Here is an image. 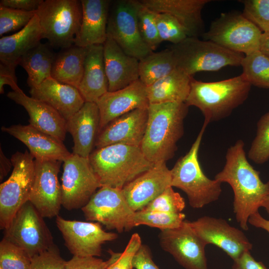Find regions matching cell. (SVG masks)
<instances>
[{
  "instance_id": "6da1fadb",
  "label": "cell",
  "mask_w": 269,
  "mask_h": 269,
  "mask_svg": "<svg viewBox=\"0 0 269 269\" xmlns=\"http://www.w3.org/2000/svg\"><path fill=\"white\" fill-rule=\"evenodd\" d=\"M244 146V142L239 139L227 149L225 164L215 179L231 186L236 220L241 227L247 231L249 217L259 211L269 196V181L264 183L261 180L260 172L247 158Z\"/></svg>"
},
{
  "instance_id": "7a4b0ae2",
  "label": "cell",
  "mask_w": 269,
  "mask_h": 269,
  "mask_svg": "<svg viewBox=\"0 0 269 269\" xmlns=\"http://www.w3.org/2000/svg\"><path fill=\"white\" fill-rule=\"evenodd\" d=\"M185 103L150 104L145 134L140 147L151 162H166L177 150L184 134V120L188 112Z\"/></svg>"
},
{
  "instance_id": "3957f363",
  "label": "cell",
  "mask_w": 269,
  "mask_h": 269,
  "mask_svg": "<svg viewBox=\"0 0 269 269\" xmlns=\"http://www.w3.org/2000/svg\"><path fill=\"white\" fill-rule=\"evenodd\" d=\"M251 86L243 73L211 82L198 81L192 77L185 103L188 107L198 108L204 117V123L208 125L230 115L247 100Z\"/></svg>"
},
{
  "instance_id": "277c9868",
  "label": "cell",
  "mask_w": 269,
  "mask_h": 269,
  "mask_svg": "<svg viewBox=\"0 0 269 269\" xmlns=\"http://www.w3.org/2000/svg\"><path fill=\"white\" fill-rule=\"evenodd\" d=\"M89 159L101 187L121 189L154 164L146 158L140 146L123 144L97 148Z\"/></svg>"
},
{
  "instance_id": "5b68a950",
  "label": "cell",
  "mask_w": 269,
  "mask_h": 269,
  "mask_svg": "<svg viewBox=\"0 0 269 269\" xmlns=\"http://www.w3.org/2000/svg\"><path fill=\"white\" fill-rule=\"evenodd\" d=\"M207 125L204 123L188 152L179 158L170 170L171 186L184 192L193 208H201L216 201L222 192V183L206 176L198 159L200 144Z\"/></svg>"
},
{
  "instance_id": "8992f818",
  "label": "cell",
  "mask_w": 269,
  "mask_h": 269,
  "mask_svg": "<svg viewBox=\"0 0 269 269\" xmlns=\"http://www.w3.org/2000/svg\"><path fill=\"white\" fill-rule=\"evenodd\" d=\"M177 68L193 77L201 71H216L226 66H241L245 55L209 40L187 37L170 48Z\"/></svg>"
},
{
  "instance_id": "52a82bcc",
  "label": "cell",
  "mask_w": 269,
  "mask_h": 269,
  "mask_svg": "<svg viewBox=\"0 0 269 269\" xmlns=\"http://www.w3.org/2000/svg\"><path fill=\"white\" fill-rule=\"evenodd\" d=\"M36 14L50 46L63 49L74 45L82 18L81 0H43Z\"/></svg>"
},
{
  "instance_id": "ba28073f",
  "label": "cell",
  "mask_w": 269,
  "mask_h": 269,
  "mask_svg": "<svg viewBox=\"0 0 269 269\" xmlns=\"http://www.w3.org/2000/svg\"><path fill=\"white\" fill-rule=\"evenodd\" d=\"M10 160L12 172L0 185V228L4 230L29 201L35 174V159L27 150L16 152Z\"/></svg>"
},
{
  "instance_id": "9c48e42d",
  "label": "cell",
  "mask_w": 269,
  "mask_h": 269,
  "mask_svg": "<svg viewBox=\"0 0 269 269\" xmlns=\"http://www.w3.org/2000/svg\"><path fill=\"white\" fill-rule=\"evenodd\" d=\"M262 33L242 13L234 12L221 13L202 36L205 40L246 55L260 50Z\"/></svg>"
},
{
  "instance_id": "30bf717a",
  "label": "cell",
  "mask_w": 269,
  "mask_h": 269,
  "mask_svg": "<svg viewBox=\"0 0 269 269\" xmlns=\"http://www.w3.org/2000/svg\"><path fill=\"white\" fill-rule=\"evenodd\" d=\"M139 0L111 1L107 24V35L127 54L140 60L152 51L142 38L137 13Z\"/></svg>"
},
{
  "instance_id": "8fae6325",
  "label": "cell",
  "mask_w": 269,
  "mask_h": 269,
  "mask_svg": "<svg viewBox=\"0 0 269 269\" xmlns=\"http://www.w3.org/2000/svg\"><path fill=\"white\" fill-rule=\"evenodd\" d=\"M3 238L23 250L31 258L54 244L43 217L29 201L4 229Z\"/></svg>"
},
{
  "instance_id": "7c38bea8",
  "label": "cell",
  "mask_w": 269,
  "mask_h": 269,
  "mask_svg": "<svg viewBox=\"0 0 269 269\" xmlns=\"http://www.w3.org/2000/svg\"><path fill=\"white\" fill-rule=\"evenodd\" d=\"M61 205L68 210L82 208L101 187L89 161L73 154L63 161Z\"/></svg>"
},
{
  "instance_id": "4fadbf2b",
  "label": "cell",
  "mask_w": 269,
  "mask_h": 269,
  "mask_svg": "<svg viewBox=\"0 0 269 269\" xmlns=\"http://www.w3.org/2000/svg\"><path fill=\"white\" fill-rule=\"evenodd\" d=\"M87 220L102 224L108 230L128 231L135 212L127 202L122 189L102 186L81 208Z\"/></svg>"
},
{
  "instance_id": "5bb4252c",
  "label": "cell",
  "mask_w": 269,
  "mask_h": 269,
  "mask_svg": "<svg viewBox=\"0 0 269 269\" xmlns=\"http://www.w3.org/2000/svg\"><path fill=\"white\" fill-rule=\"evenodd\" d=\"M160 245L185 269H208L206 245L197 235L190 221L184 220L178 227L161 230Z\"/></svg>"
},
{
  "instance_id": "9a60e30c",
  "label": "cell",
  "mask_w": 269,
  "mask_h": 269,
  "mask_svg": "<svg viewBox=\"0 0 269 269\" xmlns=\"http://www.w3.org/2000/svg\"><path fill=\"white\" fill-rule=\"evenodd\" d=\"M56 223L70 252L75 256L99 257L102 246L118 234L103 229L98 222L66 220L56 216Z\"/></svg>"
},
{
  "instance_id": "2e32d148",
  "label": "cell",
  "mask_w": 269,
  "mask_h": 269,
  "mask_svg": "<svg viewBox=\"0 0 269 269\" xmlns=\"http://www.w3.org/2000/svg\"><path fill=\"white\" fill-rule=\"evenodd\" d=\"M59 160L35 159V174L29 201L43 218L58 215L61 205V186Z\"/></svg>"
},
{
  "instance_id": "e0dca14e",
  "label": "cell",
  "mask_w": 269,
  "mask_h": 269,
  "mask_svg": "<svg viewBox=\"0 0 269 269\" xmlns=\"http://www.w3.org/2000/svg\"><path fill=\"white\" fill-rule=\"evenodd\" d=\"M190 222L206 245L216 246L233 260L252 249V244L245 234L230 225L224 219L205 216Z\"/></svg>"
},
{
  "instance_id": "ac0fdd59",
  "label": "cell",
  "mask_w": 269,
  "mask_h": 269,
  "mask_svg": "<svg viewBox=\"0 0 269 269\" xmlns=\"http://www.w3.org/2000/svg\"><path fill=\"white\" fill-rule=\"evenodd\" d=\"M171 171L166 162H159L126 185L122 191L128 204L136 212L171 186Z\"/></svg>"
},
{
  "instance_id": "d6986e66",
  "label": "cell",
  "mask_w": 269,
  "mask_h": 269,
  "mask_svg": "<svg viewBox=\"0 0 269 269\" xmlns=\"http://www.w3.org/2000/svg\"><path fill=\"white\" fill-rule=\"evenodd\" d=\"M148 119V108L136 109L109 123L98 134L95 146L100 148L114 144L140 146Z\"/></svg>"
},
{
  "instance_id": "ffe728a7",
  "label": "cell",
  "mask_w": 269,
  "mask_h": 269,
  "mask_svg": "<svg viewBox=\"0 0 269 269\" xmlns=\"http://www.w3.org/2000/svg\"><path fill=\"white\" fill-rule=\"evenodd\" d=\"M96 104L100 114L99 132L115 119L136 109L147 108L149 104L146 86L139 80L120 90L108 91Z\"/></svg>"
},
{
  "instance_id": "44dd1931",
  "label": "cell",
  "mask_w": 269,
  "mask_h": 269,
  "mask_svg": "<svg viewBox=\"0 0 269 269\" xmlns=\"http://www.w3.org/2000/svg\"><path fill=\"white\" fill-rule=\"evenodd\" d=\"M1 130L23 143L34 159L63 162L72 153L63 141L43 133L30 125L2 126Z\"/></svg>"
},
{
  "instance_id": "7402d4cb",
  "label": "cell",
  "mask_w": 269,
  "mask_h": 269,
  "mask_svg": "<svg viewBox=\"0 0 269 269\" xmlns=\"http://www.w3.org/2000/svg\"><path fill=\"white\" fill-rule=\"evenodd\" d=\"M156 13L174 17L184 28L188 37H198L204 32L202 10L210 0H139Z\"/></svg>"
},
{
  "instance_id": "603a6c76",
  "label": "cell",
  "mask_w": 269,
  "mask_h": 269,
  "mask_svg": "<svg viewBox=\"0 0 269 269\" xmlns=\"http://www.w3.org/2000/svg\"><path fill=\"white\" fill-rule=\"evenodd\" d=\"M100 123L96 103L88 102L67 121V131L73 139V154L89 158L99 132Z\"/></svg>"
},
{
  "instance_id": "cb8c5ba5",
  "label": "cell",
  "mask_w": 269,
  "mask_h": 269,
  "mask_svg": "<svg viewBox=\"0 0 269 269\" xmlns=\"http://www.w3.org/2000/svg\"><path fill=\"white\" fill-rule=\"evenodd\" d=\"M7 97L22 106L28 113L29 125L36 129L63 141L67 121L49 104L25 95L23 92H9Z\"/></svg>"
},
{
  "instance_id": "d4e9b609",
  "label": "cell",
  "mask_w": 269,
  "mask_h": 269,
  "mask_svg": "<svg viewBox=\"0 0 269 269\" xmlns=\"http://www.w3.org/2000/svg\"><path fill=\"white\" fill-rule=\"evenodd\" d=\"M108 91L127 87L139 80V60L126 53L109 36L103 44Z\"/></svg>"
},
{
  "instance_id": "484cf974",
  "label": "cell",
  "mask_w": 269,
  "mask_h": 269,
  "mask_svg": "<svg viewBox=\"0 0 269 269\" xmlns=\"http://www.w3.org/2000/svg\"><path fill=\"white\" fill-rule=\"evenodd\" d=\"M111 0H81L82 18L74 45L87 47L103 45L107 38V24Z\"/></svg>"
},
{
  "instance_id": "4316f807",
  "label": "cell",
  "mask_w": 269,
  "mask_h": 269,
  "mask_svg": "<svg viewBox=\"0 0 269 269\" xmlns=\"http://www.w3.org/2000/svg\"><path fill=\"white\" fill-rule=\"evenodd\" d=\"M31 97L55 109L66 121L83 106L85 101L79 90L49 77L36 87L30 88Z\"/></svg>"
},
{
  "instance_id": "83f0119b",
  "label": "cell",
  "mask_w": 269,
  "mask_h": 269,
  "mask_svg": "<svg viewBox=\"0 0 269 269\" xmlns=\"http://www.w3.org/2000/svg\"><path fill=\"white\" fill-rule=\"evenodd\" d=\"M43 32L36 14L29 23L13 34L0 39V63L15 69L21 57L41 42Z\"/></svg>"
},
{
  "instance_id": "f1b7e54d",
  "label": "cell",
  "mask_w": 269,
  "mask_h": 269,
  "mask_svg": "<svg viewBox=\"0 0 269 269\" xmlns=\"http://www.w3.org/2000/svg\"><path fill=\"white\" fill-rule=\"evenodd\" d=\"M108 88L103 45L89 46L83 77L78 89L85 102L96 103L108 91Z\"/></svg>"
},
{
  "instance_id": "f546056e",
  "label": "cell",
  "mask_w": 269,
  "mask_h": 269,
  "mask_svg": "<svg viewBox=\"0 0 269 269\" xmlns=\"http://www.w3.org/2000/svg\"><path fill=\"white\" fill-rule=\"evenodd\" d=\"M192 77L176 68L168 75L146 86L149 104L185 103L190 92Z\"/></svg>"
},
{
  "instance_id": "4dcf8cb0",
  "label": "cell",
  "mask_w": 269,
  "mask_h": 269,
  "mask_svg": "<svg viewBox=\"0 0 269 269\" xmlns=\"http://www.w3.org/2000/svg\"><path fill=\"white\" fill-rule=\"evenodd\" d=\"M88 47L74 45L57 54L51 77L57 81L77 89L81 82Z\"/></svg>"
},
{
  "instance_id": "1f68e13d",
  "label": "cell",
  "mask_w": 269,
  "mask_h": 269,
  "mask_svg": "<svg viewBox=\"0 0 269 269\" xmlns=\"http://www.w3.org/2000/svg\"><path fill=\"white\" fill-rule=\"evenodd\" d=\"M56 55L49 45L40 42L21 57L19 65L28 74L27 84L30 88L37 87L51 77Z\"/></svg>"
},
{
  "instance_id": "d6a6232c",
  "label": "cell",
  "mask_w": 269,
  "mask_h": 269,
  "mask_svg": "<svg viewBox=\"0 0 269 269\" xmlns=\"http://www.w3.org/2000/svg\"><path fill=\"white\" fill-rule=\"evenodd\" d=\"M177 68L171 49L154 52L139 60V80L146 86L168 75Z\"/></svg>"
},
{
  "instance_id": "836d02e7",
  "label": "cell",
  "mask_w": 269,
  "mask_h": 269,
  "mask_svg": "<svg viewBox=\"0 0 269 269\" xmlns=\"http://www.w3.org/2000/svg\"><path fill=\"white\" fill-rule=\"evenodd\" d=\"M241 66L251 85L269 88V57L258 50L245 55Z\"/></svg>"
},
{
  "instance_id": "e575fe53",
  "label": "cell",
  "mask_w": 269,
  "mask_h": 269,
  "mask_svg": "<svg viewBox=\"0 0 269 269\" xmlns=\"http://www.w3.org/2000/svg\"><path fill=\"white\" fill-rule=\"evenodd\" d=\"M185 218V215L141 210L134 213L130 222L128 231L133 228L144 225L159 228L160 230L173 229L180 226Z\"/></svg>"
},
{
  "instance_id": "d590c367",
  "label": "cell",
  "mask_w": 269,
  "mask_h": 269,
  "mask_svg": "<svg viewBox=\"0 0 269 269\" xmlns=\"http://www.w3.org/2000/svg\"><path fill=\"white\" fill-rule=\"evenodd\" d=\"M248 157L257 164L269 159V111L257 123V134L248 152Z\"/></svg>"
},
{
  "instance_id": "8d00e7d4",
  "label": "cell",
  "mask_w": 269,
  "mask_h": 269,
  "mask_svg": "<svg viewBox=\"0 0 269 269\" xmlns=\"http://www.w3.org/2000/svg\"><path fill=\"white\" fill-rule=\"evenodd\" d=\"M139 3L137 19L140 34L144 42L153 51L162 42L157 26L156 13Z\"/></svg>"
},
{
  "instance_id": "74e56055",
  "label": "cell",
  "mask_w": 269,
  "mask_h": 269,
  "mask_svg": "<svg viewBox=\"0 0 269 269\" xmlns=\"http://www.w3.org/2000/svg\"><path fill=\"white\" fill-rule=\"evenodd\" d=\"M31 258L22 249L3 238L0 242V268L30 269Z\"/></svg>"
},
{
  "instance_id": "f35d334b",
  "label": "cell",
  "mask_w": 269,
  "mask_h": 269,
  "mask_svg": "<svg viewBox=\"0 0 269 269\" xmlns=\"http://www.w3.org/2000/svg\"><path fill=\"white\" fill-rule=\"evenodd\" d=\"M36 13V11H24L0 6V36L9 32L22 29Z\"/></svg>"
},
{
  "instance_id": "ab89813d",
  "label": "cell",
  "mask_w": 269,
  "mask_h": 269,
  "mask_svg": "<svg viewBox=\"0 0 269 269\" xmlns=\"http://www.w3.org/2000/svg\"><path fill=\"white\" fill-rule=\"evenodd\" d=\"M185 207L184 198L179 193L174 191L172 186H170L142 210L179 213L182 212Z\"/></svg>"
},
{
  "instance_id": "60d3db41",
  "label": "cell",
  "mask_w": 269,
  "mask_h": 269,
  "mask_svg": "<svg viewBox=\"0 0 269 269\" xmlns=\"http://www.w3.org/2000/svg\"><path fill=\"white\" fill-rule=\"evenodd\" d=\"M156 20L162 42L166 41L176 44L188 37L184 28L172 15L164 13H156Z\"/></svg>"
},
{
  "instance_id": "b9f144b4",
  "label": "cell",
  "mask_w": 269,
  "mask_h": 269,
  "mask_svg": "<svg viewBox=\"0 0 269 269\" xmlns=\"http://www.w3.org/2000/svg\"><path fill=\"white\" fill-rule=\"evenodd\" d=\"M244 4L243 15L264 32L269 29V0H239Z\"/></svg>"
},
{
  "instance_id": "7bdbcfd3",
  "label": "cell",
  "mask_w": 269,
  "mask_h": 269,
  "mask_svg": "<svg viewBox=\"0 0 269 269\" xmlns=\"http://www.w3.org/2000/svg\"><path fill=\"white\" fill-rule=\"evenodd\" d=\"M141 244L139 234L134 233L123 253H115L109 250L112 261L107 269H133L134 258Z\"/></svg>"
},
{
  "instance_id": "ee69618b",
  "label": "cell",
  "mask_w": 269,
  "mask_h": 269,
  "mask_svg": "<svg viewBox=\"0 0 269 269\" xmlns=\"http://www.w3.org/2000/svg\"><path fill=\"white\" fill-rule=\"evenodd\" d=\"M65 261L54 244L47 250L31 258L30 269H66Z\"/></svg>"
},
{
  "instance_id": "f6af8a7d",
  "label": "cell",
  "mask_w": 269,
  "mask_h": 269,
  "mask_svg": "<svg viewBox=\"0 0 269 269\" xmlns=\"http://www.w3.org/2000/svg\"><path fill=\"white\" fill-rule=\"evenodd\" d=\"M111 257L104 261L96 257H80L73 256L66 263V269H107L111 263Z\"/></svg>"
},
{
  "instance_id": "bcb514c9",
  "label": "cell",
  "mask_w": 269,
  "mask_h": 269,
  "mask_svg": "<svg viewBox=\"0 0 269 269\" xmlns=\"http://www.w3.org/2000/svg\"><path fill=\"white\" fill-rule=\"evenodd\" d=\"M133 265L135 269H160L153 261L149 248L143 244L135 255Z\"/></svg>"
},
{
  "instance_id": "7dc6e473",
  "label": "cell",
  "mask_w": 269,
  "mask_h": 269,
  "mask_svg": "<svg viewBox=\"0 0 269 269\" xmlns=\"http://www.w3.org/2000/svg\"><path fill=\"white\" fill-rule=\"evenodd\" d=\"M5 85H9L16 92H22L23 91L17 85V78L15 74V69L10 68L0 63V93H4L3 87Z\"/></svg>"
},
{
  "instance_id": "c3c4849f",
  "label": "cell",
  "mask_w": 269,
  "mask_h": 269,
  "mask_svg": "<svg viewBox=\"0 0 269 269\" xmlns=\"http://www.w3.org/2000/svg\"><path fill=\"white\" fill-rule=\"evenodd\" d=\"M233 261L232 269H268L262 262L255 260L250 251L244 252Z\"/></svg>"
},
{
  "instance_id": "681fc988",
  "label": "cell",
  "mask_w": 269,
  "mask_h": 269,
  "mask_svg": "<svg viewBox=\"0 0 269 269\" xmlns=\"http://www.w3.org/2000/svg\"><path fill=\"white\" fill-rule=\"evenodd\" d=\"M43 0H0V6L21 10L36 11Z\"/></svg>"
},
{
  "instance_id": "f907efd6",
  "label": "cell",
  "mask_w": 269,
  "mask_h": 269,
  "mask_svg": "<svg viewBox=\"0 0 269 269\" xmlns=\"http://www.w3.org/2000/svg\"><path fill=\"white\" fill-rule=\"evenodd\" d=\"M248 223L255 227L264 229L269 233V220L263 218L259 211L250 216Z\"/></svg>"
},
{
  "instance_id": "816d5d0a",
  "label": "cell",
  "mask_w": 269,
  "mask_h": 269,
  "mask_svg": "<svg viewBox=\"0 0 269 269\" xmlns=\"http://www.w3.org/2000/svg\"><path fill=\"white\" fill-rule=\"evenodd\" d=\"M12 164L10 159H8L4 154L1 148L0 150V181L8 174Z\"/></svg>"
},
{
  "instance_id": "f5cc1de1",
  "label": "cell",
  "mask_w": 269,
  "mask_h": 269,
  "mask_svg": "<svg viewBox=\"0 0 269 269\" xmlns=\"http://www.w3.org/2000/svg\"><path fill=\"white\" fill-rule=\"evenodd\" d=\"M260 50L269 57V29L262 33Z\"/></svg>"
},
{
  "instance_id": "db71d44e",
  "label": "cell",
  "mask_w": 269,
  "mask_h": 269,
  "mask_svg": "<svg viewBox=\"0 0 269 269\" xmlns=\"http://www.w3.org/2000/svg\"><path fill=\"white\" fill-rule=\"evenodd\" d=\"M264 207L268 213L269 214V196L267 198L266 200L263 203L262 206Z\"/></svg>"
},
{
  "instance_id": "11a10c76",
  "label": "cell",
  "mask_w": 269,
  "mask_h": 269,
  "mask_svg": "<svg viewBox=\"0 0 269 269\" xmlns=\"http://www.w3.org/2000/svg\"><path fill=\"white\" fill-rule=\"evenodd\" d=\"M0 269H2L1 268H0Z\"/></svg>"
}]
</instances>
